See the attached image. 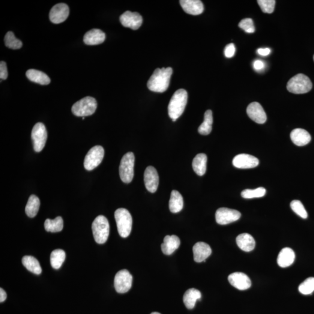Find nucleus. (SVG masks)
I'll return each instance as SVG.
<instances>
[{"label": "nucleus", "mask_w": 314, "mask_h": 314, "mask_svg": "<svg viewBox=\"0 0 314 314\" xmlns=\"http://www.w3.org/2000/svg\"><path fill=\"white\" fill-rule=\"evenodd\" d=\"M4 41L5 46L9 49L17 50L22 47V41L15 37L14 33L12 32H8L6 34Z\"/></svg>", "instance_id": "34"}, {"label": "nucleus", "mask_w": 314, "mask_h": 314, "mask_svg": "<svg viewBox=\"0 0 314 314\" xmlns=\"http://www.w3.org/2000/svg\"><path fill=\"white\" fill-rule=\"evenodd\" d=\"M44 228L47 232L52 233L61 232L64 228V221L61 217H57L53 220L47 219L44 222Z\"/></svg>", "instance_id": "32"}, {"label": "nucleus", "mask_w": 314, "mask_h": 314, "mask_svg": "<svg viewBox=\"0 0 314 314\" xmlns=\"http://www.w3.org/2000/svg\"><path fill=\"white\" fill-rule=\"evenodd\" d=\"M291 138L295 145L301 147L309 144L312 140V136L307 130L297 128L292 131Z\"/></svg>", "instance_id": "22"}, {"label": "nucleus", "mask_w": 314, "mask_h": 314, "mask_svg": "<svg viewBox=\"0 0 314 314\" xmlns=\"http://www.w3.org/2000/svg\"><path fill=\"white\" fill-rule=\"evenodd\" d=\"M207 157L205 154H199L194 157L192 166L194 171L199 176H203L207 170Z\"/></svg>", "instance_id": "25"}, {"label": "nucleus", "mask_w": 314, "mask_h": 314, "mask_svg": "<svg viewBox=\"0 0 314 314\" xmlns=\"http://www.w3.org/2000/svg\"><path fill=\"white\" fill-rule=\"evenodd\" d=\"M169 207L170 212L172 213H178L183 209V197L177 190H173L170 194Z\"/></svg>", "instance_id": "28"}, {"label": "nucleus", "mask_w": 314, "mask_h": 314, "mask_svg": "<svg viewBox=\"0 0 314 314\" xmlns=\"http://www.w3.org/2000/svg\"><path fill=\"white\" fill-rule=\"evenodd\" d=\"M0 77L1 80L7 79L8 77L7 65L4 61L0 62Z\"/></svg>", "instance_id": "41"}, {"label": "nucleus", "mask_w": 314, "mask_h": 314, "mask_svg": "<svg viewBox=\"0 0 314 314\" xmlns=\"http://www.w3.org/2000/svg\"><path fill=\"white\" fill-rule=\"evenodd\" d=\"M180 4L187 14L192 16H199L204 11V5L200 0H181Z\"/></svg>", "instance_id": "19"}, {"label": "nucleus", "mask_w": 314, "mask_h": 314, "mask_svg": "<svg viewBox=\"0 0 314 314\" xmlns=\"http://www.w3.org/2000/svg\"><path fill=\"white\" fill-rule=\"evenodd\" d=\"M115 219L119 235L124 238L128 237L130 234L133 223L130 212L125 208L116 209Z\"/></svg>", "instance_id": "3"}, {"label": "nucleus", "mask_w": 314, "mask_h": 314, "mask_svg": "<svg viewBox=\"0 0 314 314\" xmlns=\"http://www.w3.org/2000/svg\"></svg>", "instance_id": "47"}, {"label": "nucleus", "mask_w": 314, "mask_h": 314, "mask_svg": "<svg viewBox=\"0 0 314 314\" xmlns=\"http://www.w3.org/2000/svg\"><path fill=\"white\" fill-rule=\"evenodd\" d=\"M187 98V92L184 89L178 90L173 94L168 106V114L172 121H176L184 113Z\"/></svg>", "instance_id": "2"}, {"label": "nucleus", "mask_w": 314, "mask_h": 314, "mask_svg": "<svg viewBox=\"0 0 314 314\" xmlns=\"http://www.w3.org/2000/svg\"><path fill=\"white\" fill-rule=\"evenodd\" d=\"M32 139L36 152L43 150L47 139V131L43 123L38 122L36 124L32 131Z\"/></svg>", "instance_id": "9"}, {"label": "nucleus", "mask_w": 314, "mask_h": 314, "mask_svg": "<svg viewBox=\"0 0 314 314\" xmlns=\"http://www.w3.org/2000/svg\"><path fill=\"white\" fill-rule=\"evenodd\" d=\"M212 124H213L212 112L211 110H208L205 112L204 122L198 129L199 133L202 135H208L211 132Z\"/></svg>", "instance_id": "31"}, {"label": "nucleus", "mask_w": 314, "mask_h": 314, "mask_svg": "<svg viewBox=\"0 0 314 314\" xmlns=\"http://www.w3.org/2000/svg\"><path fill=\"white\" fill-rule=\"evenodd\" d=\"M181 245L180 239L176 235H167L164 238L161 249L166 255L169 256L175 252Z\"/></svg>", "instance_id": "21"}, {"label": "nucleus", "mask_w": 314, "mask_h": 314, "mask_svg": "<svg viewBox=\"0 0 314 314\" xmlns=\"http://www.w3.org/2000/svg\"><path fill=\"white\" fill-rule=\"evenodd\" d=\"M201 297V292L199 290L194 288L188 289L184 296V304L187 309H193L195 306L197 300H200Z\"/></svg>", "instance_id": "27"}, {"label": "nucleus", "mask_w": 314, "mask_h": 314, "mask_svg": "<svg viewBox=\"0 0 314 314\" xmlns=\"http://www.w3.org/2000/svg\"><path fill=\"white\" fill-rule=\"evenodd\" d=\"M253 67L254 70L257 71H261L262 70H264L265 68V65L264 62L260 60V59H257L253 63Z\"/></svg>", "instance_id": "42"}, {"label": "nucleus", "mask_w": 314, "mask_h": 314, "mask_svg": "<svg viewBox=\"0 0 314 314\" xmlns=\"http://www.w3.org/2000/svg\"><path fill=\"white\" fill-rule=\"evenodd\" d=\"M151 314H161L157 313V312H154V313H152Z\"/></svg>", "instance_id": "45"}, {"label": "nucleus", "mask_w": 314, "mask_h": 314, "mask_svg": "<svg viewBox=\"0 0 314 314\" xmlns=\"http://www.w3.org/2000/svg\"><path fill=\"white\" fill-rule=\"evenodd\" d=\"M239 28L244 30L247 34H253L256 31L253 20L251 18H246L240 21L239 24Z\"/></svg>", "instance_id": "39"}, {"label": "nucleus", "mask_w": 314, "mask_h": 314, "mask_svg": "<svg viewBox=\"0 0 314 314\" xmlns=\"http://www.w3.org/2000/svg\"><path fill=\"white\" fill-rule=\"evenodd\" d=\"M70 8L64 3H59L54 6L50 12V19L55 24L61 23L68 18Z\"/></svg>", "instance_id": "13"}, {"label": "nucleus", "mask_w": 314, "mask_h": 314, "mask_svg": "<svg viewBox=\"0 0 314 314\" xmlns=\"http://www.w3.org/2000/svg\"><path fill=\"white\" fill-rule=\"evenodd\" d=\"M266 189L264 187H259L256 189H246L242 191L241 195L244 199L260 198L265 195Z\"/></svg>", "instance_id": "35"}, {"label": "nucleus", "mask_w": 314, "mask_h": 314, "mask_svg": "<svg viewBox=\"0 0 314 314\" xmlns=\"http://www.w3.org/2000/svg\"><path fill=\"white\" fill-rule=\"evenodd\" d=\"M92 234L98 244L106 243L110 235V224L106 217L99 215L92 223Z\"/></svg>", "instance_id": "5"}, {"label": "nucleus", "mask_w": 314, "mask_h": 314, "mask_svg": "<svg viewBox=\"0 0 314 314\" xmlns=\"http://www.w3.org/2000/svg\"><path fill=\"white\" fill-rule=\"evenodd\" d=\"M104 156V149L102 146H96L92 148L86 154L84 166L88 170H92L102 162Z\"/></svg>", "instance_id": "8"}, {"label": "nucleus", "mask_w": 314, "mask_h": 314, "mask_svg": "<svg viewBox=\"0 0 314 314\" xmlns=\"http://www.w3.org/2000/svg\"><path fill=\"white\" fill-rule=\"evenodd\" d=\"M133 277L127 270L119 271L116 274L114 279V287L119 293L128 292L132 285Z\"/></svg>", "instance_id": "10"}, {"label": "nucleus", "mask_w": 314, "mask_h": 314, "mask_svg": "<svg viewBox=\"0 0 314 314\" xmlns=\"http://www.w3.org/2000/svg\"><path fill=\"white\" fill-rule=\"evenodd\" d=\"M291 207L295 213L303 219L308 217L307 212L302 203L299 200H293L291 203Z\"/></svg>", "instance_id": "37"}, {"label": "nucleus", "mask_w": 314, "mask_h": 314, "mask_svg": "<svg viewBox=\"0 0 314 314\" xmlns=\"http://www.w3.org/2000/svg\"><path fill=\"white\" fill-rule=\"evenodd\" d=\"M241 213L235 209L220 208L215 214V219L220 225H225L240 219Z\"/></svg>", "instance_id": "11"}, {"label": "nucleus", "mask_w": 314, "mask_h": 314, "mask_svg": "<svg viewBox=\"0 0 314 314\" xmlns=\"http://www.w3.org/2000/svg\"><path fill=\"white\" fill-rule=\"evenodd\" d=\"M236 52V48L234 44L230 43L228 45L225 47V50H224V54L226 58H232L234 56Z\"/></svg>", "instance_id": "40"}, {"label": "nucleus", "mask_w": 314, "mask_h": 314, "mask_svg": "<svg viewBox=\"0 0 314 314\" xmlns=\"http://www.w3.org/2000/svg\"><path fill=\"white\" fill-rule=\"evenodd\" d=\"M82 119H83V120H84V119H85V117H82Z\"/></svg>", "instance_id": "46"}, {"label": "nucleus", "mask_w": 314, "mask_h": 314, "mask_svg": "<svg viewBox=\"0 0 314 314\" xmlns=\"http://www.w3.org/2000/svg\"><path fill=\"white\" fill-rule=\"evenodd\" d=\"M259 164L258 158L249 154H239L233 160V165L240 169L253 168L258 166Z\"/></svg>", "instance_id": "14"}, {"label": "nucleus", "mask_w": 314, "mask_h": 314, "mask_svg": "<svg viewBox=\"0 0 314 314\" xmlns=\"http://www.w3.org/2000/svg\"><path fill=\"white\" fill-rule=\"evenodd\" d=\"M134 155L129 152L122 157L119 166V175L122 182L129 184L134 176Z\"/></svg>", "instance_id": "7"}, {"label": "nucleus", "mask_w": 314, "mask_h": 314, "mask_svg": "<svg viewBox=\"0 0 314 314\" xmlns=\"http://www.w3.org/2000/svg\"><path fill=\"white\" fill-rule=\"evenodd\" d=\"M7 293L4 291V290L2 288L0 289V302L1 303L4 302L7 299Z\"/></svg>", "instance_id": "44"}, {"label": "nucleus", "mask_w": 314, "mask_h": 314, "mask_svg": "<svg viewBox=\"0 0 314 314\" xmlns=\"http://www.w3.org/2000/svg\"><path fill=\"white\" fill-rule=\"evenodd\" d=\"M97 107V101L94 98L86 97L74 104L72 112L74 115L85 117L93 114Z\"/></svg>", "instance_id": "6"}, {"label": "nucleus", "mask_w": 314, "mask_h": 314, "mask_svg": "<svg viewBox=\"0 0 314 314\" xmlns=\"http://www.w3.org/2000/svg\"><path fill=\"white\" fill-rule=\"evenodd\" d=\"M40 205V200L37 196L32 195L30 196L25 207L26 215L30 218H34L37 216L38 211L39 210Z\"/></svg>", "instance_id": "30"}, {"label": "nucleus", "mask_w": 314, "mask_h": 314, "mask_svg": "<svg viewBox=\"0 0 314 314\" xmlns=\"http://www.w3.org/2000/svg\"><path fill=\"white\" fill-rule=\"evenodd\" d=\"M66 257V254L64 250L57 249L53 251L50 256V263L52 267L55 270L61 267L64 263Z\"/></svg>", "instance_id": "33"}, {"label": "nucleus", "mask_w": 314, "mask_h": 314, "mask_svg": "<svg viewBox=\"0 0 314 314\" xmlns=\"http://www.w3.org/2000/svg\"><path fill=\"white\" fill-rule=\"evenodd\" d=\"M26 75L31 81L40 84L41 85H49L51 82L50 77L40 71L29 70L26 72Z\"/></svg>", "instance_id": "26"}, {"label": "nucleus", "mask_w": 314, "mask_h": 314, "mask_svg": "<svg viewBox=\"0 0 314 314\" xmlns=\"http://www.w3.org/2000/svg\"><path fill=\"white\" fill-rule=\"evenodd\" d=\"M119 20L122 25L126 28L137 30L143 23V18L139 13L127 11L121 15Z\"/></svg>", "instance_id": "12"}, {"label": "nucleus", "mask_w": 314, "mask_h": 314, "mask_svg": "<svg viewBox=\"0 0 314 314\" xmlns=\"http://www.w3.org/2000/svg\"><path fill=\"white\" fill-rule=\"evenodd\" d=\"M145 186L149 192L153 193L157 191L159 184V176L157 170L152 166H149L145 170L144 175Z\"/></svg>", "instance_id": "15"}, {"label": "nucleus", "mask_w": 314, "mask_h": 314, "mask_svg": "<svg viewBox=\"0 0 314 314\" xmlns=\"http://www.w3.org/2000/svg\"><path fill=\"white\" fill-rule=\"evenodd\" d=\"M313 84L309 77L299 74L293 76L287 84V89L294 94H304L312 89Z\"/></svg>", "instance_id": "4"}, {"label": "nucleus", "mask_w": 314, "mask_h": 314, "mask_svg": "<svg viewBox=\"0 0 314 314\" xmlns=\"http://www.w3.org/2000/svg\"><path fill=\"white\" fill-rule=\"evenodd\" d=\"M228 280L230 285L240 291H245L249 289L251 286V282L249 277L242 272H235L228 277Z\"/></svg>", "instance_id": "17"}, {"label": "nucleus", "mask_w": 314, "mask_h": 314, "mask_svg": "<svg viewBox=\"0 0 314 314\" xmlns=\"http://www.w3.org/2000/svg\"><path fill=\"white\" fill-rule=\"evenodd\" d=\"M263 13L272 14L275 10V0H259L257 1Z\"/></svg>", "instance_id": "38"}, {"label": "nucleus", "mask_w": 314, "mask_h": 314, "mask_svg": "<svg viewBox=\"0 0 314 314\" xmlns=\"http://www.w3.org/2000/svg\"><path fill=\"white\" fill-rule=\"evenodd\" d=\"M236 243L241 250L246 252L253 250L256 246L255 240L249 233L239 235L236 238Z\"/></svg>", "instance_id": "24"}, {"label": "nucleus", "mask_w": 314, "mask_h": 314, "mask_svg": "<svg viewBox=\"0 0 314 314\" xmlns=\"http://www.w3.org/2000/svg\"><path fill=\"white\" fill-rule=\"evenodd\" d=\"M298 291L301 294L308 295L314 291V277H309L300 284Z\"/></svg>", "instance_id": "36"}, {"label": "nucleus", "mask_w": 314, "mask_h": 314, "mask_svg": "<svg viewBox=\"0 0 314 314\" xmlns=\"http://www.w3.org/2000/svg\"><path fill=\"white\" fill-rule=\"evenodd\" d=\"M248 116L251 119L259 124H264L267 121V115L261 105L253 102L249 105L247 109Z\"/></svg>", "instance_id": "16"}, {"label": "nucleus", "mask_w": 314, "mask_h": 314, "mask_svg": "<svg viewBox=\"0 0 314 314\" xmlns=\"http://www.w3.org/2000/svg\"><path fill=\"white\" fill-rule=\"evenodd\" d=\"M22 262L24 267L32 273L37 275H40L41 273L42 270L40 263L34 257L31 256L23 257Z\"/></svg>", "instance_id": "29"}, {"label": "nucleus", "mask_w": 314, "mask_h": 314, "mask_svg": "<svg viewBox=\"0 0 314 314\" xmlns=\"http://www.w3.org/2000/svg\"><path fill=\"white\" fill-rule=\"evenodd\" d=\"M106 40V34L100 29L91 30L84 36L83 41L89 46H94L103 43Z\"/></svg>", "instance_id": "20"}, {"label": "nucleus", "mask_w": 314, "mask_h": 314, "mask_svg": "<svg viewBox=\"0 0 314 314\" xmlns=\"http://www.w3.org/2000/svg\"><path fill=\"white\" fill-rule=\"evenodd\" d=\"M271 52V49H268V48H265V49H259L257 50V53L261 56H267L270 55Z\"/></svg>", "instance_id": "43"}, {"label": "nucleus", "mask_w": 314, "mask_h": 314, "mask_svg": "<svg viewBox=\"0 0 314 314\" xmlns=\"http://www.w3.org/2000/svg\"><path fill=\"white\" fill-rule=\"evenodd\" d=\"M172 73V69L170 67L156 69L148 82L149 91L157 92H166L169 86Z\"/></svg>", "instance_id": "1"}, {"label": "nucleus", "mask_w": 314, "mask_h": 314, "mask_svg": "<svg viewBox=\"0 0 314 314\" xmlns=\"http://www.w3.org/2000/svg\"><path fill=\"white\" fill-rule=\"evenodd\" d=\"M295 259V253L291 248H284L278 255L277 262L278 265L282 268H286L291 266Z\"/></svg>", "instance_id": "23"}, {"label": "nucleus", "mask_w": 314, "mask_h": 314, "mask_svg": "<svg viewBox=\"0 0 314 314\" xmlns=\"http://www.w3.org/2000/svg\"><path fill=\"white\" fill-rule=\"evenodd\" d=\"M194 260L196 262H205L212 253L210 246L204 242H198L193 247Z\"/></svg>", "instance_id": "18"}]
</instances>
